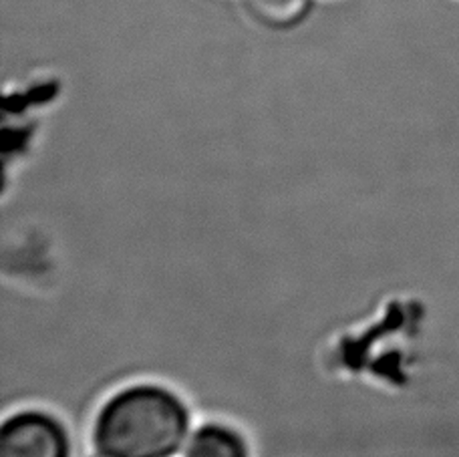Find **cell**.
Wrapping results in <instances>:
<instances>
[{"label": "cell", "instance_id": "5b68a950", "mask_svg": "<svg viewBox=\"0 0 459 457\" xmlns=\"http://www.w3.org/2000/svg\"><path fill=\"white\" fill-rule=\"evenodd\" d=\"M77 457H100V455H97V453H93L91 450H89L87 453H83V455H77Z\"/></svg>", "mask_w": 459, "mask_h": 457}, {"label": "cell", "instance_id": "277c9868", "mask_svg": "<svg viewBox=\"0 0 459 457\" xmlns=\"http://www.w3.org/2000/svg\"><path fill=\"white\" fill-rule=\"evenodd\" d=\"M313 0H248L256 19L270 29H294L307 19Z\"/></svg>", "mask_w": 459, "mask_h": 457}, {"label": "cell", "instance_id": "7a4b0ae2", "mask_svg": "<svg viewBox=\"0 0 459 457\" xmlns=\"http://www.w3.org/2000/svg\"><path fill=\"white\" fill-rule=\"evenodd\" d=\"M0 457H77V439L59 413L19 407L0 426Z\"/></svg>", "mask_w": 459, "mask_h": 457}, {"label": "cell", "instance_id": "3957f363", "mask_svg": "<svg viewBox=\"0 0 459 457\" xmlns=\"http://www.w3.org/2000/svg\"><path fill=\"white\" fill-rule=\"evenodd\" d=\"M182 457H254L250 437L234 423L202 419L195 423Z\"/></svg>", "mask_w": 459, "mask_h": 457}, {"label": "cell", "instance_id": "6da1fadb", "mask_svg": "<svg viewBox=\"0 0 459 457\" xmlns=\"http://www.w3.org/2000/svg\"><path fill=\"white\" fill-rule=\"evenodd\" d=\"M195 423L190 401L168 383L129 381L95 410L89 450L100 457H178Z\"/></svg>", "mask_w": 459, "mask_h": 457}]
</instances>
